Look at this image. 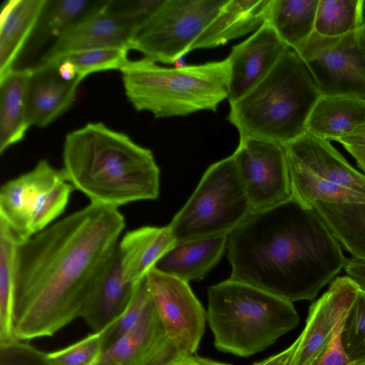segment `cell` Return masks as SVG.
<instances>
[{
  "instance_id": "23",
  "label": "cell",
  "mask_w": 365,
  "mask_h": 365,
  "mask_svg": "<svg viewBox=\"0 0 365 365\" xmlns=\"http://www.w3.org/2000/svg\"><path fill=\"white\" fill-rule=\"evenodd\" d=\"M365 128V98L324 96L315 104L307 131L328 141H338Z\"/></svg>"
},
{
  "instance_id": "13",
  "label": "cell",
  "mask_w": 365,
  "mask_h": 365,
  "mask_svg": "<svg viewBox=\"0 0 365 365\" xmlns=\"http://www.w3.org/2000/svg\"><path fill=\"white\" fill-rule=\"evenodd\" d=\"M146 277L168 337L180 356L193 355L204 334L207 312L188 282L155 267Z\"/></svg>"
},
{
  "instance_id": "34",
  "label": "cell",
  "mask_w": 365,
  "mask_h": 365,
  "mask_svg": "<svg viewBox=\"0 0 365 365\" xmlns=\"http://www.w3.org/2000/svg\"><path fill=\"white\" fill-rule=\"evenodd\" d=\"M164 1L108 0L106 7L108 11L131 32L133 38L161 6Z\"/></svg>"
},
{
  "instance_id": "33",
  "label": "cell",
  "mask_w": 365,
  "mask_h": 365,
  "mask_svg": "<svg viewBox=\"0 0 365 365\" xmlns=\"http://www.w3.org/2000/svg\"><path fill=\"white\" fill-rule=\"evenodd\" d=\"M125 48H101L73 53L64 56L59 62L68 61L76 68L78 76L83 80L87 76L99 71L120 70L129 60Z\"/></svg>"
},
{
  "instance_id": "25",
  "label": "cell",
  "mask_w": 365,
  "mask_h": 365,
  "mask_svg": "<svg viewBox=\"0 0 365 365\" xmlns=\"http://www.w3.org/2000/svg\"><path fill=\"white\" fill-rule=\"evenodd\" d=\"M30 67L13 69L0 78V153L23 140L26 120V93Z\"/></svg>"
},
{
  "instance_id": "6",
  "label": "cell",
  "mask_w": 365,
  "mask_h": 365,
  "mask_svg": "<svg viewBox=\"0 0 365 365\" xmlns=\"http://www.w3.org/2000/svg\"><path fill=\"white\" fill-rule=\"evenodd\" d=\"M207 320L218 350L247 357L294 329L299 318L292 302L229 278L209 287Z\"/></svg>"
},
{
  "instance_id": "10",
  "label": "cell",
  "mask_w": 365,
  "mask_h": 365,
  "mask_svg": "<svg viewBox=\"0 0 365 365\" xmlns=\"http://www.w3.org/2000/svg\"><path fill=\"white\" fill-rule=\"evenodd\" d=\"M227 0H165L135 34L129 49L155 62L174 63L190 47Z\"/></svg>"
},
{
  "instance_id": "38",
  "label": "cell",
  "mask_w": 365,
  "mask_h": 365,
  "mask_svg": "<svg viewBox=\"0 0 365 365\" xmlns=\"http://www.w3.org/2000/svg\"><path fill=\"white\" fill-rule=\"evenodd\" d=\"M344 268L347 276L365 292V261L352 257L347 259Z\"/></svg>"
},
{
  "instance_id": "40",
  "label": "cell",
  "mask_w": 365,
  "mask_h": 365,
  "mask_svg": "<svg viewBox=\"0 0 365 365\" xmlns=\"http://www.w3.org/2000/svg\"><path fill=\"white\" fill-rule=\"evenodd\" d=\"M168 365H232L228 363L219 362L217 361L211 360L200 357L196 355H190L187 356L180 357L178 359L172 362Z\"/></svg>"
},
{
  "instance_id": "18",
  "label": "cell",
  "mask_w": 365,
  "mask_h": 365,
  "mask_svg": "<svg viewBox=\"0 0 365 365\" xmlns=\"http://www.w3.org/2000/svg\"><path fill=\"white\" fill-rule=\"evenodd\" d=\"M58 65L35 64L26 93V120L29 127H46L66 112L73 105L79 76L71 81L63 80L58 71Z\"/></svg>"
},
{
  "instance_id": "37",
  "label": "cell",
  "mask_w": 365,
  "mask_h": 365,
  "mask_svg": "<svg viewBox=\"0 0 365 365\" xmlns=\"http://www.w3.org/2000/svg\"><path fill=\"white\" fill-rule=\"evenodd\" d=\"M344 320L337 325L329 344L309 365H352L341 342L340 333Z\"/></svg>"
},
{
  "instance_id": "12",
  "label": "cell",
  "mask_w": 365,
  "mask_h": 365,
  "mask_svg": "<svg viewBox=\"0 0 365 365\" xmlns=\"http://www.w3.org/2000/svg\"><path fill=\"white\" fill-rule=\"evenodd\" d=\"M232 155L252 212L268 209L292 197L283 145L255 138L240 139Z\"/></svg>"
},
{
  "instance_id": "26",
  "label": "cell",
  "mask_w": 365,
  "mask_h": 365,
  "mask_svg": "<svg viewBox=\"0 0 365 365\" xmlns=\"http://www.w3.org/2000/svg\"><path fill=\"white\" fill-rule=\"evenodd\" d=\"M319 0H270L264 21L291 49L299 50L314 32Z\"/></svg>"
},
{
  "instance_id": "22",
  "label": "cell",
  "mask_w": 365,
  "mask_h": 365,
  "mask_svg": "<svg viewBox=\"0 0 365 365\" xmlns=\"http://www.w3.org/2000/svg\"><path fill=\"white\" fill-rule=\"evenodd\" d=\"M47 0H9L0 17V78L14 68L27 45Z\"/></svg>"
},
{
  "instance_id": "16",
  "label": "cell",
  "mask_w": 365,
  "mask_h": 365,
  "mask_svg": "<svg viewBox=\"0 0 365 365\" xmlns=\"http://www.w3.org/2000/svg\"><path fill=\"white\" fill-rule=\"evenodd\" d=\"M289 48L267 21L245 41L231 48L228 100L233 103L250 91Z\"/></svg>"
},
{
  "instance_id": "8",
  "label": "cell",
  "mask_w": 365,
  "mask_h": 365,
  "mask_svg": "<svg viewBox=\"0 0 365 365\" xmlns=\"http://www.w3.org/2000/svg\"><path fill=\"white\" fill-rule=\"evenodd\" d=\"M284 147L294 197L308 205L365 203V174L330 141L306 131Z\"/></svg>"
},
{
  "instance_id": "15",
  "label": "cell",
  "mask_w": 365,
  "mask_h": 365,
  "mask_svg": "<svg viewBox=\"0 0 365 365\" xmlns=\"http://www.w3.org/2000/svg\"><path fill=\"white\" fill-rule=\"evenodd\" d=\"M180 357L153 299L134 327L103 351L96 365H168Z\"/></svg>"
},
{
  "instance_id": "5",
  "label": "cell",
  "mask_w": 365,
  "mask_h": 365,
  "mask_svg": "<svg viewBox=\"0 0 365 365\" xmlns=\"http://www.w3.org/2000/svg\"><path fill=\"white\" fill-rule=\"evenodd\" d=\"M125 95L138 111L155 118L216 111L228 98L227 58L180 68L163 67L147 58L128 60L120 70Z\"/></svg>"
},
{
  "instance_id": "41",
  "label": "cell",
  "mask_w": 365,
  "mask_h": 365,
  "mask_svg": "<svg viewBox=\"0 0 365 365\" xmlns=\"http://www.w3.org/2000/svg\"><path fill=\"white\" fill-rule=\"evenodd\" d=\"M60 76L65 81H71L78 77L76 66L68 61H63L58 66Z\"/></svg>"
},
{
  "instance_id": "28",
  "label": "cell",
  "mask_w": 365,
  "mask_h": 365,
  "mask_svg": "<svg viewBox=\"0 0 365 365\" xmlns=\"http://www.w3.org/2000/svg\"><path fill=\"white\" fill-rule=\"evenodd\" d=\"M104 2L97 0H47L29 41V51L34 53L49 40L55 41L69 26L98 9Z\"/></svg>"
},
{
  "instance_id": "7",
  "label": "cell",
  "mask_w": 365,
  "mask_h": 365,
  "mask_svg": "<svg viewBox=\"0 0 365 365\" xmlns=\"http://www.w3.org/2000/svg\"><path fill=\"white\" fill-rule=\"evenodd\" d=\"M252 212L231 155L207 168L168 226L175 242L228 236Z\"/></svg>"
},
{
  "instance_id": "14",
  "label": "cell",
  "mask_w": 365,
  "mask_h": 365,
  "mask_svg": "<svg viewBox=\"0 0 365 365\" xmlns=\"http://www.w3.org/2000/svg\"><path fill=\"white\" fill-rule=\"evenodd\" d=\"M359 287L348 276L335 278L312 304L297 349L289 365H309L329 344L337 325L353 304Z\"/></svg>"
},
{
  "instance_id": "36",
  "label": "cell",
  "mask_w": 365,
  "mask_h": 365,
  "mask_svg": "<svg viewBox=\"0 0 365 365\" xmlns=\"http://www.w3.org/2000/svg\"><path fill=\"white\" fill-rule=\"evenodd\" d=\"M0 365H54L48 354L16 339L0 344Z\"/></svg>"
},
{
  "instance_id": "24",
  "label": "cell",
  "mask_w": 365,
  "mask_h": 365,
  "mask_svg": "<svg viewBox=\"0 0 365 365\" xmlns=\"http://www.w3.org/2000/svg\"><path fill=\"white\" fill-rule=\"evenodd\" d=\"M135 285L124 278L116 250L81 316L93 332L103 331L118 319L130 302Z\"/></svg>"
},
{
  "instance_id": "4",
  "label": "cell",
  "mask_w": 365,
  "mask_h": 365,
  "mask_svg": "<svg viewBox=\"0 0 365 365\" xmlns=\"http://www.w3.org/2000/svg\"><path fill=\"white\" fill-rule=\"evenodd\" d=\"M320 97L307 67L287 48L256 86L230 103L227 119L237 129L240 140L255 138L284 146L307 131Z\"/></svg>"
},
{
  "instance_id": "29",
  "label": "cell",
  "mask_w": 365,
  "mask_h": 365,
  "mask_svg": "<svg viewBox=\"0 0 365 365\" xmlns=\"http://www.w3.org/2000/svg\"><path fill=\"white\" fill-rule=\"evenodd\" d=\"M21 242L0 221V344L16 338L13 329L15 259L17 246Z\"/></svg>"
},
{
  "instance_id": "42",
  "label": "cell",
  "mask_w": 365,
  "mask_h": 365,
  "mask_svg": "<svg viewBox=\"0 0 365 365\" xmlns=\"http://www.w3.org/2000/svg\"><path fill=\"white\" fill-rule=\"evenodd\" d=\"M337 142L344 145L365 147V128L339 139Z\"/></svg>"
},
{
  "instance_id": "44",
  "label": "cell",
  "mask_w": 365,
  "mask_h": 365,
  "mask_svg": "<svg viewBox=\"0 0 365 365\" xmlns=\"http://www.w3.org/2000/svg\"><path fill=\"white\" fill-rule=\"evenodd\" d=\"M352 365H365V360H363L361 361L352 364Z\"/></svg>"
},
{
  "instance_id": "1",
  "label": "cell",
  "mask_w": 365,
  "mask_h": 365,
  "mask_svg": "<svg viewBox=\"0 0 365 365\" xmlns=\"http://www.w3.org/2000/svg\"><path fill=\"white\" fill-rule=\"evenodd\" d=\"M125 226L118 208L90 202L19 244L13 310L16 339L53 336L81 317Z\"/></svg>"
},
{
  "instance_id": "21",
  "label": "cell",
  "mask_w": 365,
  "mask_h": 365,
  "mask_svg": "<svg viewBox=\"0 0 365 365\" xmlns=\"http://www.w3.org/2000/svg\"><path fill=\"white\" fill-rule=\"evenodd\" d=\"M227 241L223 235L176 242L153 267L187 282L200 281L220 260Z\"/></svg>"
},
{
  "instance_id": "27",
  "label": "cell",
  "mask_w": 365,
  "mask_h": 365,
  "mask_svg": "<svg viewBox=\"0 0 365 365\" xmlns=\"http://www.w3.org/2000/svg\"><path fill=\"white\" fill-rule=\"evenodd\" d=\"M339 242L354 258L365 261V203L311 205Z\"/></svg>"
},
{
  "instance_id": "30",
  "label": "cell",
  "mask_w": 365,
  "mask_h": 365,
  "mask_svg": "<svg viewBox=\"0 0 365 365\" xmlns=\"http://www.w3.org/2000/svg\"><path fill=\"white\" fill-rule=\"evenodd\" d=\"M364 0H319L314 32L339 36L361 28L364 21Z\"/></svg>"
},
{
  "instance_id": "39",
  "label": "cell",
  "mask_w": 365,
  "mask_h": 365,
  "mask_svg": "<svg viewBox=\"0 0 365 365\" xmlns=\"http://www.w3.org/2000/svg\"><path fill=\"white\" fill-rule=\"evenodd\" d=\"M299 340V336L290 346L283 351L253 365H289L297 349Z\"/></svg>"
},
{
  "instance_id": "17",
  "label": "cell",
  "mask_w": 365,
  "mask_h": 365,
  "mask_svg": "<svg viewBox=\"0 0 365 365\" xmlns=\"http://www.w3.org/2000/svg\"><path fill=\"white\" fill-rule=\"evenodd\" d=\"M107 1L65 30L36 64H56L66 56L101 48L129 49L131 32L106 9Z\"/></svg>"
},
{
  "instance_id": "31",
  "label": "cell",
  "mask_w": 365,
  "mask_h": 365,
  "mask_svg": "<svg viewBox=\"0 0 365 365\" xmlns=\"http://www.w3.org/2000/svg\"><path fill=\"white\" fill-rule=\"evenodd\" d=\"M152 300L153 296L145 276L135 285L131 299L123 312L101 331L103 351L114 344L134 327Z\"/></svg>"
},
{
  "instance_id": "20",
  "label": "cell",
  "mask_w": 365,
  "mask_h": 365,
  "mask_svg": "<svg viewBox=\"0 0 365 365\" xmlns=\"http://www.w3.org/2000/svg\"><path fill=\"white\" fill-rule=\"evenodd\" d=\"M175 242L168 225L144 226L127 232L117 247L124 278L137 284Z\"/></svg>"
},
{
  "instance_id": "9",
  "label": "cell",
  "mask_w": 365,
  "mask_h": 365,
  "mask_svg": "<svg viewBox=\"0 0 365 365\" xmlns=\"http://www.w3.org/2000/svg\"><path fill=\"white\" fill-rule=\"evenodd\" d=\"M74 187L63 168L40 160L0 190V221L23 242L51 225L65 210Z\"/></svg>"
},
{
  "instance_id": "11",
  "label": "cell",
  "mask_w": 365,
  "mask_h": 365,
  "mask_svg": "<svg viewBox=\"0 0 365 365\" xmlns=\"http://www.w3.org/2000/svg\"><path fill=\"white\" fill-rule=\"evenodd\" d=\"M310 72L321 96L365 98V30L339 36L314 32L295 51Z\"/></svg>"
},
{
  "instance_id": "2",
  "label": "cell",
  "mask_w": 365,
  "mask_h": 365,
  "mask_svg": "<svg viewBox=\"0 0 365 365\" xmlns=\"http://www.w3.org/2000/svg\"><path fill=\"white\" fill-rule=\"evenodd\" d=\"M227 248L230 279L290 302L314 299L347 262L314 207L293 196L252 212L228 235Z\"/></svg>"
},
{
  "instance_id": "35",
  "label": "cell",
  "mask_w": 365,
  "mask_h": 365,
  "mask_svg": "<svg viewBox=\"0 0 365 365\" xmlns=\"http://www.w3.org/2000/svg\"><path fill=\"white\" fill-rule=\"evenodd\" d=\"M102 334L93 332L64 349L48 353L54 365H96L103 353Z\"/></svg>"
},
{
  "instance_id": "32",
  "label": "cell",
  "mask_w": 365,
  "mask_h": 365,
  "mask_svg": "<svg viewBox=\"0 0 365 365\" xmlns=\"http://www.w3.org/2000/svg\"><path fill=\"white\" fill-rule=\"evenodd\" d=\"M340 338L349 361L365 360V292H359L342 324Z\"/></svg>"
},
{
  "instance_id": "3",
  "label": "cell",
  "mask_w": 365,
  "mask_h": 365,
  "mask_svg": "<svg viewBox=\"0 0 365 365\" xmlns=\"http://www.w3.org/2000/svg\"><path fill=\"white\" fill-rule=\"evenodd\" d=\"M63 169L74 189L95 203L118 208L160 195V168L153 152L101 122L68 133Z\"/></svg>"
},
{
  "instance_id": "43",
  "label": "cell",
  "mask_w": 365,
  "mask_h": 365,
  "mask_svg": "<svg viewBox=\"0 0 365 365\" xmlns=\"http://www.w3.org/2000/svg\"><path fill=\"white\" fill-rule=\"evenodd\" d=\"M344 148L355 159L358 167L365 173V147L344 145Z\"/></svg>"
},
{
  "instance_id": "19",
  "label": "cell",
  "mask_w": 365,
  "mask_h": 365,
  "mask_svg": "<svg viewBox=\"0 0 365 365\" xmlns=\"http://www.w3.org/2000/svg\"><path fill=\"white\" fill-rule=\"evenodd\" d=\"M270 0H227L190 47V51L224 45L257 30Z\"/></svg>"
},
{
  "instance_id": "45",
  "label": "cell",
  "mask_w": 365,
  "mask_h": 365,
  "mask_svg": "<svg viewBox=\"0 0 365 365\" xmlns=\"http://www.w3.org/2000/svg\"><path fill=\"white\" fill-rule=\"evenodd\" d=\"M362 27L364 28V29L365 30V12H364V24L362 25Z\"/></svg>"
}]
</instances>
